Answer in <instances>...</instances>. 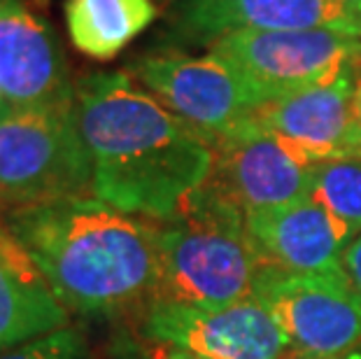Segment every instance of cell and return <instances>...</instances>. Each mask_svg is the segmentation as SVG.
<instances>
[{
	"mask_svg": "<svg viewBox=\"0 0 361 359\" xmlns=\"http://www.w3.org/2000/svg\"><path fill=\"white\" fill-rule=\"evenodd\" d=\"M75 94L91 196L149 221L178 217L210 178V145L128 73L84 75Z\"/></svg>",
	"mask_w": 361,
	"mask_h": 359,
	"instance_id": "obj_1",
	"label": "cell"
},
{
	"mask_svg": "<svg viewBox=\"0 0 361 359\" xmlns=\"http://www.w3.org/2000/svg\"><path fill=\"white\" fill-rule=\"evenodd\" d=\"M3 224L68 312L140 315L157 299V221L84 194L10 208Z\"/></svg>",
	"mask_w": 361,
	"mask_h": 359,
	"instance_id": "obj_2",
	"label": "cell"
},
{
	"mask_svg": "<svg viewBox=\"0 0 361 359\" xmlns=\"http://www.w3.org/2000/svg\"><path fill=\"white\" fill-rule=\"evenodd\" d=\"M157 243L161 276L154 301L221 305L255 296L264 266L250 241L245 212L207 180L178 217L157 221Z\"/></svg>",
	"mask_w": 361,
	"mask_h": 359,
	"instance_id": "obj_3",
	"label": "cell"
},
{
	"mask_svg": "<svg viewBox=\"0 0 361 359\" xmlns=\"http://www.w3.org/2000/svg\"><path fill=\"white\" fill-rule=\"evenodd\" d=\"M84 194H91V159L78 105L0 119V203L19 208Z\"/></svg>",
	"mask_w": 361,
	"mask_h": 359,
	"instance_id": "obj_4",
	"label": "cell"
},
{
	"mask_svg": "<svg viewBox=\"0 0 361 359\" xmlns=\"http://www.w3.org/2000/svg\"><path fill=\"white\" fill-rule=\"evenodd\" d=\"M266 101L317 87L361 68V37L336 30H235L210 42Z\"/></svg>",
	"mask_w": 361,
	"mask_h": 359,
	"instance_id": "obj_5",
	"label": "cell"
},
{
	"mask_svg": "<svg viewBox=\"0 0 361 359\" xmlns=\"http://www.w3.org/2000/svg\"><path fill=\"white\" fill-rule=\"evenodd\" d=\"M128 73L210 147L268 103L255 84L210 51L205 56H142Z\"/></svg>",
	"mask_w": 361,
	"mask_h": 359,
	"instance_id": "obj_6",
	"label": "cell"
},
{
	"mask_svg": "<svg viewBox=\"0 0 361 359\" xmlns=\"http://www.w3.org/2000/svg\"><path fill=\"white\" fill-rule=\"evenodd\" d=\"M255 296L280 324L291 355L341 357L361 350V296L343 273L261 269Z\"/></svg>",
	"mask_w": 361,
	"mask_h": 359,
	"instance_id": "obj_7",
	"label": "cell"
},
{
	"mask_svg": "<svg viewBox=\"0 0 361 359\" xmlns=\"http://www.w3.org/2000/svg\"><path fill=\"white\" fill-rule=\"evenodd\" d=\"M137 322L145 341L196 359H287L291 355L280 324L257 296L221 305L152 301Z\"/></svg>",
	"mask_w": 361,
	"mask_h": 359,
	"instance_id": "obj_8",
	"label": "cell"
},
{
	"mask_svg": "<svg viewBox=\"0 0 361 359\" xmlns=\"http://www.w3.org/2000/svg\"><path fill=\"white\" fill-rule=\"evenodd\" d=\"M212 154L207 182L245 215L312 196V166L268 131L257 114L221 135Z\"/></svg>",
	"mask_w": 361,
	"mask_h": 359,
	"instance_id": "obj_9",
	"label": "cell"
},
{
	"mask_svg": "<svg viewBox=\"0 0 361 359\" xmlns=\"http://www.w3.org/2000/svg\"><path fill=\"white\" fill-rule=\"evenodd\" d=\"M56 28L30 0H0V84L14 110L78 105Z\"/></svg>",
	"mask_w": 361,
	"mask_h": 359,
	"instance_id": "obj_10",
	"label": "cell"
},
{
	"mask_svg": "<svg viewBox=\"0 0 361 359\" xmlns=\"http://www.w3.org/2000/svg\"><path fill=\"white\" fill-rule=\"evenodd\" d=\"M357 75L280 96L261 105L257 119L305 164L361 154Z\"/></svg>",
	"mask_w": 361,
	"mask_h": 359,
	"instance_id": "obj_11",
	"label": "cell"
},
{
	"mask_svg": "<svg viewBox=\"0 0 361 359\" xmlns=\"http://www.w3.org/2000/svg\"><path fill=\"white\" fill-rule=\"evenodd\" d=\"M180 33L210 44L235 30H336L361 37V12L343 0H184Z\"/></svg>",
	"mask_w": 361,
	"mask_h": 359,
	"instance_id": "obj_12",
	"label": "cell"
},
{
	"mask_svg": "<svg viewBox=\"0 0 361 359\" xmlns=\"http://www.w3.org/2000/svg\"><path fill=\"white\" fill-rule=\"evenodd\" d=\"M245 224L264 269L343 273L341 257L345 238L312 196L282 208L245 215Z\"/></svg>",
	"mask_w": 361,
	"mask_h": 359,
	"instance_id": "obj_13",
	"label": "cell"
},
{
	"mask_svg": "<svg viewBox=\"0 0 361 359\" xmlns=\"http://www.w3.org/2000/svg\"><path fill=\"white\" fill-rule=\"evenodd\" d=\"M68 315L0 221V355L68 327Z\"/></svg>",
	"mask_w": 361,
	"mask_h": 359,
	"instance_id": "obj_14",
	"label": "cell"
},
{
	"mask_svg": "<svg viewBox=\"0 0 361 359\" xmlns=\"http://www.w3.org/2000/svg\"><path fill=\"white\" fill-rule=\"evenodd\" d=\"M154 0H66L63 17L80 54L110 61L157 19Z\"/></svg>",
	"mask_w": 361,
	"mask_h": 359,
	"instance_id": "obj_15",
	"label": "cell"
},
{
	"mask_svg": "<svg viewBox=\"0 0 361 359\" xmlns=\"http://www.w3.org/2000/svg\"><path fill=\"white\" fill-rule=\"evenodd\" d=\"M312 198L329 212L348 245L361 233V154L314 164Z\"/></svg>",
	"mask_w": 361,
	"mask_h": 359,
	"instance_id": "obj_16",
	"label": "cell"
},
{
	"mask_svg": "<svg viewBox=\"0 0 361 359\" xmlns=\"http://www.w3.org/2000/svg\"><path fill=\"white\" fill-rule=\"evenodd\" d=\"M0 359H94L91 346L80 327H61L47 336L28 341L0 355Z\"/></svg>",
	"mask_w": 361,
	"mask_h": 359,
	"instance_id": "obj_17",
	"label": "cell"
},
{
	"mask_svg": "<svg viewBox=\"0 0 361 359\" xmlns=\"http://www.w3.org/2000/svg\"><path fill=\"white\" fill-rule=\"evenodd\" d=\"M341 271L348 278V282L355 287V292L361 296V233L348 241V245L343 248L341 257Z\"/></svg>",
	"mask_w": 361,
	"mask_h": 359,
	"instance_id": "obj_18",
	"label": "cell"
},
{
	"mask_svg": "<svg viewBox=\"0 0 361 359\" xmlns=\"http://www.w3.org/2000/svg\"><path fill=\"white\" fill-rule=\"evenodd\" d=\"M161 350H164V353L154 355V353H149V350H142L140 346H135V343L124 339V343H121L117 350V357L119 359H196V357H189L184 353H178V350H171V348H161Z\"/></svg>",
	"mask_w": 361,
	"mask_h": 359,
	"instance_id": "obj_19",
	"label": "cell"
},
{
	"mask_svg": "<svg viewBox=\"0 0 361 359\" xmlns=\"http://www.w3.org/2000/svg\"><path fill=\"white\" fill-rule=\"evenodd\" d=\"M14 108H12V103H10V98L5 96V91H3V84H0V119H5L7 114H10Z\"/></svg>",
	"mask_w": 361,
	"mask_h": 359,
	"instance_id": "obj_20",
	"label": "cell"
},
{
	"mask_svg": "<svg viewBox=\"0 0 361 359\" xmlns=\"http://www.w3.org/2000/svg\"><path fill=\"white\" fill-rule=\"evenodd\" d=\"M287 359H361V350H355V353L341 355V357H298V355H289Z\"/></svg>",
	"mask_w": 361,
	"mask_h": 359,
	"instance_id": "obj_21",
	"label": "cell"
},
{
	"mask_svg": "<svg viewBox=\"0 0 361 359\" xmlns=\"http://www.w3.org/2000/svg\"><path fill=\"white\" fill-rule=\"evenodd\" d=\"M355 98H357V117H359V124H361V78L357 80V94H355Z\"/></svg>",
	"mask_w": 361,
	"mask_h": 359,
	"instance_id": "obj_22",
	"label": "cell"
},
{
	"mask_svg": "<svg viewBox=\"0 0 361 359\" xmlns=\"http://www.w3.org/2000/svg\"><path fill=\"white\" fill-rule=\"evenodd\" d=\"M345 5H350L352 10H357V12H361V0H343Z\"/></svg>",
	"mask_w": 361,
	"mask_h": 359,
	"instance_id": "obj_23",
	"label": "cell"
}]
</instances>
